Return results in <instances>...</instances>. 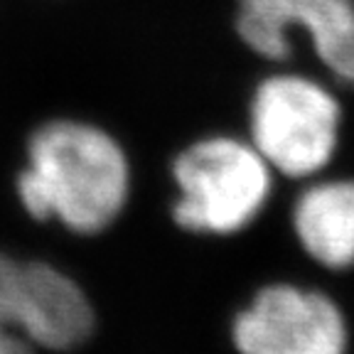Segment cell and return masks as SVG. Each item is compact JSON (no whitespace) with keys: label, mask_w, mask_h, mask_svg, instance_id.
Listing matches in <instances>:
<instances>
[{"label":"cell","mask_w":354,"mask_h":354,"mask_svg":"<svg viewBox=\"0 0 354 354\" xmlns=\"http://www.w3.org/2000/svg\"><path fill=\"white\" fill-rule=\"evenodd\" d=\"M239 354H347V322L320 290L273 283L234 317Z\"/></svg>","instance_id":"4"},{"label":"cell","mask_w":354,"mask_h":354,"mask_svg":"<svg viewBox=\"0 0 354 354\" xmlns=\"http://www.w3.org/2000/svg\"><path fill=\"white\" fill-rule=\"evenodd\" d=\"M131 187L121 145L82 121H50L32 133L17 177L22 207L39 221L57 219L74 234H99L116 221Z\"/></svg>","instance_id":"1"},{"label":"cell","mask_w":354,"mask_h":354,"mask_svg":"<svg viewBox=\"0 0 354 354\" xmlns=\"http://www.w3.org/2000/svg\"><path fill=\"white\" fill-rule=\"evenodd\" d=\"M293 229L313 261L332 271L354 268V180L305 189L293 207Z\"/></svg>","instance_id":"7"},{"label":"cell","mask_w":354,"mask_h":354,"mask_svg":"<svg viewBox=\"0 0 354 354\" xmlns=\"http://www.w3.org/2000/svg\"><path fill=\"white\" fill-rule=\"evenodd\" d=\"M337 99L322 84L276 74L251 99V145L288 177H310L335 158L339 143Z\"/></svg>","instance_id":"3"},{"label":"cell","mask_w":354,"mask_h":354,"mask_svg":"<svg viewBox=\"0 0 354 354\" xmlns=\"http://www.w3.org/2000/svg\"><path fill=\"white\" fill-rule=\"evenodd\" d=\"M25 332L22 263L0 254V354H32Z\"/></svg>","instance_id":"8"},{"label":"cell","mask_w":354,"mask_h":354,"mask_svg":"<svg viewBox=\"0 0 354 354\" xmlns=\"http://www.w3.org/2000/svg\"><path fill=\"white\" fill-rule=\"evenodd\" d=\"M293 28L308 32L322 64L354 86V0H239V37L256 55L288 59Z\"/></svg>","instance_id":"5"},{"label":"cell","mask_w":354,"mask_h":354,"mask_svg":"<svg viewBox=\"0 0 354 354\" xmlns=\"http://www.w3.org/2000/svg\"><path fill=\"white\" fill-rule=\"evenodd\" d=\"M22 303L32 347L74 349L94 332V308L84 290L50 263H22Z\"/></svg>","instance_id":"6"},{"label":"cell","mask_w":354,"mask_h":354,"mask_svg":"<svg viewBox=\"0 0 354 354\" xmlns=\"http://www.w3.org/2000/svg\"><path fill=\"white\" fill-rule=\"evenodd\" d=\"M172 216L194 234H236L261 214L271 194V165L249 143L227 136L197 140L175 158Z\"/></svg>","instance_id":"2"}]
</instances>
